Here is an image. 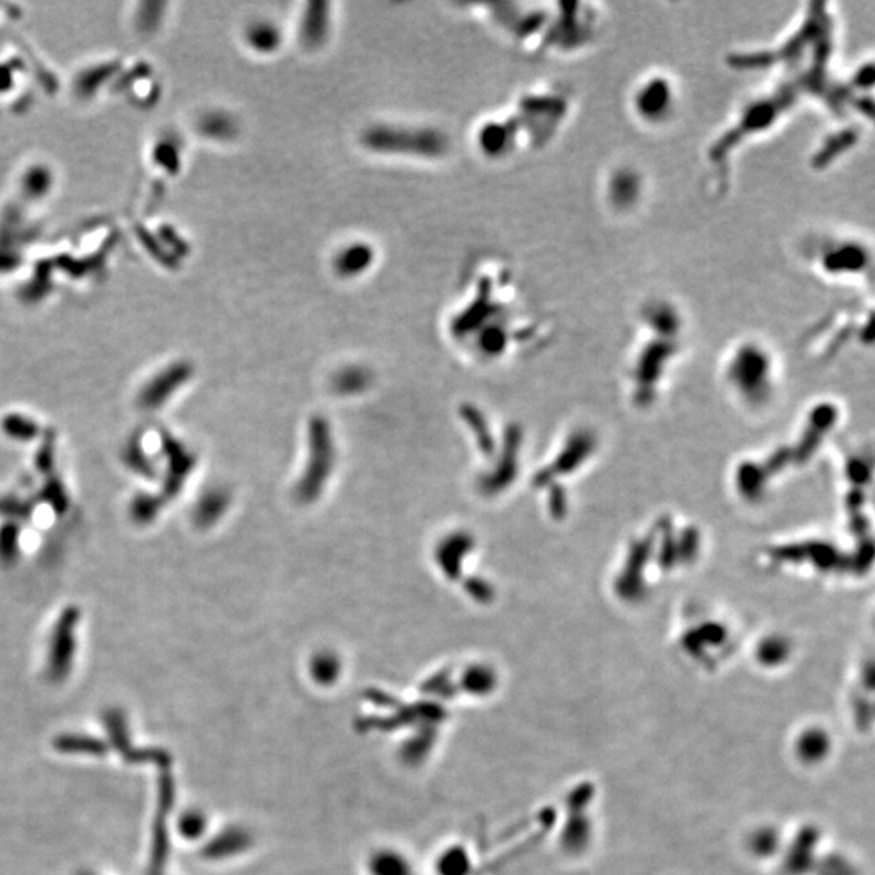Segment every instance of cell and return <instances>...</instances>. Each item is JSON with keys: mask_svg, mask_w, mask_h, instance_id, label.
Masks as SVG:
<instances>
[{"mask_svg": "<svg viewBox=\"0 0 875 875\" xmlns=\"http://www.w3.org/2000/svg\"><path fill=\"white\" fill-rule=\"evenodd\" d=\"M647 195V179L641 169L618 164L610 169L602 182V198L606 210L614 216L639 211Z\"/></svg>", "mask_w": 875, "mask_h": 875, "instance_id": "6", "label": "cell"}, {"mask_svg": "<svg viewBox=\"0 0 875 875\" xmlns=\"http://www.w3.org/2000/svg\"><path fill=\"white\" fill-rule=\"evenodd\" d=\"M160 510V504L156 503L154 498H149V496H139V498H135L133 501V506H131V516L137 520V522H141V524H146L149 520H153L156 512Z\"/></svg>", "mask_w": 875, "mask_h": 875, "instance_id": "9", "label": "cell"}, {"mask_svg": "<svg viewBox=\"0 0 875 875\" xmlns=\"http://www.w3.org/2000/svg\"><path fill=\"white\" fill-rule=\"evenodd\" d=\"M679 81L664 70H650L633 83L627 93L629 116L643 130L668 129L681 112Z\"/></svg>", "mask_w": 875, "mask_h": 875, "instance_id": "2", "label": "cell"}, {"mask_svg": "<svg viewBox=\"0 0 875 875\" xmlns=\"http://www.w3.org/2000/svg\"><path fill=\"white\" fill-rule=\"evenodd\" d=\"M370 260H372V255L368 253L366 248L354 245V247L343 250L339 253V256H337V270L341 271L343 274H357L358 271L364 270L370 264Z\"/></svg>", "mask_w": 875, "mask_h": 875, "instance_id": "7", "label": "cell"}, {"mask_svg": "<svg viewBox=\"0 0 875 875\" xmlns=\"http://www.w3.org/2000/svg\"><path fill=\"white\" fill-rule=\"evenodd\" d=\"M4 430L7 431L10 437L18 438V439H29L36 437V423L29 422L25 417H8L4 420Z\"/></svg>", "mask_w": 875, "mask_h": 875, "instance_id": "8", "label": "cell"}, {"mask_svg": "<svg viewBox=\"0 0 875 875\" xmlns=\"http://www.w3.org/2000/svg\"><path fill=\"white\" fill-rule=\"evenodd\" d=\"M574 98L564 88L533 89L518 102L514 120L518 124L524 145L541 146L553 141L568 124L574 108Z\"/></svg>", "mask_w": 875, "mask_h": 875, "instance_id": "3", "label": "cell"}, {"mask_svg": "<svg viewBox=\"0 0 875 875\" xmlns=\"http://www.w3.org/2000/svg\"><path fill=\"white\" fill-rule=\"evenodd\" d=\"M364 141L370 149L381 153H408L435 158L446 151L445 137L433 129L378 125L366 131Z\"/></svg>", "mask_w": 875, "mask_h": 875, "instance_id": "5", "label": "cell"}, {"mask_svg": "<svg viewBox=\"0 0 875 875\" xmlns=\"http://www.w3.org/2000/svg\"><path fill=\"white\" fill-rule=\"evenodd\" d=\"M129 464H130L133 470H139V474L149 475L153 477V468L148 467V459L145 458V452L141 451V448L139 445L131 446L129 449Z\"/></svg>", "mask_w": 875, "mask_h": 875, "instance_id": "11", "label": "cell"}, {"mask_svg": "<svg viewBox=\"0 0 875 875\" xmlns=\"http://www.w3.org/2000/svg\"><path fill=\"white\" fill-rule=\"evenodd\" d=\"M16 540H18V530L14 525L8 524L0 530V560L10 562L15 560L16 554Z\"/></svg>", "mask_w": 875, "mask_h": 875, "instance_id": "10", "label": "cell"}, {"mask_svg": "<svg viewBox=\"0 0 875 875\" xmlns=\"http://www.w3.org/2000/svg\"><path fill=\"white\" fill-rule=\"evenodd\" d=\"M802 258L810 271L825 283L870 287L874 252L860 233L829 231L817 233L804 243Z\"/></svg>", "mask_w": 875, "mask_h": 875, "instance_id": "1", "label": "cell"}, {"mask_svg": "<svg viewBox=\"0 0 875 875\" xmlns=\"http://www.w3.org/2000/svg\"><path fill=\"white\" fill-rule=\"evenodd\" d=\"M602 26L603 14L598 4H556L553 5L545 49L560 56H576L589 51L600 36Z\"/></svg>", "mask_w": 875, "mask_h": 875, "instance_id": "4", "label": "cell"}]
</instances>
